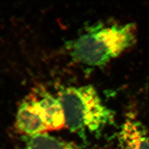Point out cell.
Returning a JSON list of instances; mask_svg holds the SVG:
<instances>
[{
	"label": "cell",
	"mask_w": 149,
	"mask_h": 149,
	"mask_svg": "<svg viewBox=\"0 0 149 149\" xmlns=\"http://www.w3.org/2000/svg\"><path fill=\"white\" fill-rule=\"evenodd\" d=\"M118 149H149V138L143 125L127 119L118 135Z\"/></svg>",
	"instance_id": "cell-4"
},
{
	"label": "cell",
	"mask_w": 149,
	"mask_h": 149,
	"mask_svg": "<svg viewBox=\"0 0 149 149\" xmlns=\"http://www.w3.org/2000/svg\"><path fill=\"white\" fill-rule=\"evenodd\" d=\"M16 127L22 133L31 136L49 130L39 106L38 98L30 95L19 104L17 113Z\"/></svg>",
	"instance_id": "cell-3"
},
{
	"label": "cell",
	"mask_w": 149,
	"mask_h": 149,
	"mask_svg": "<svg viewBox=\"0 0 149 149\" xmlns=\"http://www.w3.org/2000/svg\"><path fill=\"white\" fill-rule=\"evenodd\" d=\"M65 127L84 137L86 132L99 134L114 119V112L102 101L92 85L62 87L58 93Z\"/></svg>",
	"instance_id": "cell-2"
},
{
	"label": "cell",
	"mask_w": 149,
	"mask_h": 149,
	"mask_svg": "<svg viewBox=\"0 0 149 149\" xmlns=\"http://www.w3.org/2000/svg\"><path fill=\"white\" fill-rule=\"evenodd\" d=\"M27 137L26 149H77L71 143L60 140L44 133Z\"/></svg>",
	"instance_id": "cell-6"
},
{
	"label": "cell",
	"mask_w": 149,
	"mask_h": 149,
	"mask_svg": "<svg viewBox=\"0 0 149 149\" xmlns=\"http://www.w3.org/2000/svg\"><path fill=\"white\" fill-rule=\"evenodd\" d=\"M39 106L48 130H58L65 127L64 111L59 98L48 92H43Z\"/></svg>",
	"instance_id": "cell-5"
},
{
	"label": "cell",
	"mask_w": 149,
	"mask_h": 149,
	"mask_svg": "<svg viewBox=\"0 0 149 149\" xmlns=\"http://www.w3.org/2000/svg\"><path fill=\"white\" fill-rule=\"evenodd\" d=\"M136 40L133 23L90 27L68 44L74 60L92 66H102L132 47Z\"/></svg>",
	"instance_id": "cell-1"
}]
</instances>
